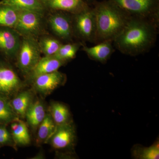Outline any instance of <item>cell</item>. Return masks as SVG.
<instances>
[{
	"instance_id": "obj_1",
	"label": "cell",
	"mask_w": 159,
	"mask_h": 159,
	"mask_svg": "<svg viewBox=\"0 0 159 159\" xmlns=\"http://www.w3.org/2000/svg\"><path fill=\"white\" fill-rule=\"evenodd\" d=\"M159 24L149 20L130 18L113 41V45L126 55L137 56L147 52L157 40Z\"/></svg>"
},
{
	"instance_id": "obj_2",
	"label": "cell",
	"mask_w": 159,
	"mask_h": 159,
	"mask_svg": "<svg viewBox=\"0 0 159 159\" xmlns=\"http://www.w3.org/2000/svg\"><path fill=\"white\" fill-rule=\"evenodd\" d=\"M97 24L96 44L113 41L130 17L109 0L93 4Z\"/></svg>"
},
{
	"instance_id": "obj_3",
	"label": "cell",
	"mask_w": 159,
	"mask_h": 159,
	"mask_svg": "<svg viewBox=\"0 0 159 159\" xmlns=\"http://www.w3.org/2000/svg\"><path fill=\"white\" fill-rule=\"evenodd\" d=\"M130 18L159 24V0H109Z\"/></svg>"
},
{
	"instance_id": "obj_4",
	"label": "cell",
	"mask_w": 159,
	"mask_h": 159,
	"mask_svg": "<svg viewBox=\"0 0 159 159\" xmlns=\"http://www.w3.org/2000/svg\"><path fill=\"white\" fill-rule=\"evenodd\" d=\"M46 14L30 11L20 10L19 16L14 29L22 37L38 39L48 33Z\"/></svg>"
},
{
	"instance_id": "obj_5",
	"label": "cell",
	"mask_w": 159,
	"mask_h": 159,
	"mask_svg": "<svg viewBox=\"0 0 159 159\" xmlns=\"http://www.w3.org/2000/svg\"><path fill=\"white\" fill-rule=\"evenodd\" d=\"M75 39L85 43L97 42V24L93 7L89 6L82 11L72 14Z\"/></svg>"
},
{
	"instance_id": "obj_6",
	"label": "cell",
	"mask_w": 159,
	"mask_h": 159,
	"mask_svg": "<svg viewBox=\"0 0 159 159\" xmlns=\"http://www.w3.org/2000/svg\"><path fill=\"white\" fill-rule=\"evenodd\" d=\"M37 40L22 37L19 49L16 57L17 68L26 77L31 73L41 58Z\"/></svg>"
},
{
	"instance_id": "obj_7",
	"label": "cell",
	"mask_w": 159,
	"mask_h": 159,
	"mask_svg": "<svg viewBox=\"0 0 159 159\" xmlns=\"http://www.w3.org/2000/svg\"><path fill=\"white\" fill-rule=\"evenodd\" d=\"M47 27L61 41L66 43L74 42L72 14L66 11H48L46 15Z\"/></svg>"
},
{
	"instance_id": "obj_8",
	"label": "cell",
	"mask_w": 159,
	"mask_h": 159,
	"mask_svg": "<svg viewBox=\"0 0 159 159\" xmlns=\"http://www.w3.org/2000/svg\"><path fill=\"white\" fill-rule=\"evenodd\" d=\"M25 83L7 61L0 59V95L10 99L24 88Z\"/></svg>"
},
{
	"instance_id": "obj_9",
	"label": "cell",
	"mask_w": 159,
	"mask_h": 159,
	"mask_svg": "<svg viewBox=\"0 0 159 159\" xmlns=\"http://www.w3.org/2000/svg\"><path fill=\"white\" fill-rule=\"evenodd\" d=\"M21 39L15 29L0 26V56L7 61L15 60Z\"/></svg>"
},
{
	"instance_id": "obj_10",
	"label": "cell",
	"mask_w": 159,
	"mask_h": 159,
	"mask_svg": "<svg viewBox=\"0 0 159 159\" xmlns=\"http://www.w3.org/2000/svg\"><path fill=\"white\" fill-rule=\"evenodd\" d=\"M76 138L75 125L72 122L57 126L48 142L56 150H72L75 146Z\"/></svg>"
},
{
	"instance_id": "obj_11",
	"label": "cell",
	"mask_w": 159,
	"mask_h": 159,
	"mask_svg": "<svg viewBox=\"0 0 159 159\" xmlns=\"http://www.w3.org/2000/svg\"><path fill=\"white\" fill-rule=\"evenodd\" d=\"M66 80V75L57 70L38 76L31 83L37 92L43 95H48L63 85Z\"/></svg>"
},
{
	"instance_id": "obj_12",
	"label": "cell",
	"mask_w": 159,
	"mask_h": 159,
	"mask_svg": "<svg viewBox=\"0 0 159 159\" xmlns=\"http://www.w3.org/2000/svg\"><path fill=\"white\" fill-rule=\"evenodd\" d=\"M67 63L56 57L55 55L41 57L31 73L26 77L30 82L38 76L57 71Z\"/></svg>"
},
{
	"instance_id": "obj_13",
	"label": "cell",
	"mask_w": 159,
	"mask_h": 159,
	"mask_svg": "<svg viewBox=\"0 0 159 159\" xmlns=\"http://www.w3.org/2000/svg\"><path fill=\"white\" fill-rule=\"evenodd\" d=\"M84 43H83L81 46L82 50L89 58L102 63L106 62L115 51L112 41H104L92 47H87Z\"/></svg>"
},
{
	"instance_id": "obj_14",
	"label": "cell",
	"mask_w": 159,
	"mask_h": 159,
	"mask_svg": "<svg viewBox=\"0 0 159 159\" xmlns=\"http://www.w3.org/2000/svg\"><path fill=\"white\" fill-rule=\"evenodd\" d=\"M43 2L48 11H61L73 14L90 6L84 0H43Z\"/></svg>"
},
{
	"instance_id": "obj_15",
	"label": "cell",
	"mask_w": 159,
	"mask_h": 159,
	"mask_svg": "<svg viewBox=\"0 0 159 159\" xmlns=\"http://www.w3.org/2000/svg\"><path fill=\"white\" fill-rule=\"evenodd\" d=\"M44 104L40 100L33 101L26 111L25 118L29 125L35 129H38L46 116Z\"/></svg>"
},
{
	"instance_id": "obj_16",
	"label": "cell",
	"mask_w": 159,
	"mask_h": 159,
	"mask_svg": "<svg viewBox=\"0 0 159 159\" xmlns=\"http://www.w3.org/2000/svg\"><path fill=\"white\" fill-rule=\"evenodd\" d=\"M50 112L56 127L73 122L70 108L63 102H51Z\"/></svg>"
},
{
	"instance_id": "obj_17",
	"label": "cell",
	"mask_w": 159,
	"mask_h": 159,
	"mask_svg": "<svg viewBox=\"0 0 159 159\" xmlns=\"http://www.w3.org/2000/svg\"><path fill=\"white\" fill-rule=\"evenodd\" d=\"M11 134L16 145L26 146L31 143L28 126L20 118L11 122Z\"/></svg>"
},
{
	"instance_id": "obj_18",
	"label": "cell",
	"mask_w": 159,
	"mask_h": 159,
	"mask_svg": "<svg viewBox=\"0 0 159 159\" xmlns=\"http://www.w3.org/2000/svg\"><path fill=\"white\" fill-rule=\"evenodd\" d=\"M33 95L29 91L19 92L10 102L12 108L19 117L25 118L26 111L31 102Z\"/></svg>"
},
{
	"instance_id": "obj_19",
	"label": "cell",
	"mask_w": 159,
	"mask_h": 159,
	"mask_svg": "<svg viewBox=\"0 0 159 159\" xmlns=\"http://www.w3.org/2000/svg\"><path fill=\"white\" fill-rule=\"evenodd\" d=\"M0 3L19 10H30L47 14L48 12L43 0H1Z\"/></svg>"
},
{
	"instance_id": "obj_20",
	"label": "cell",
	"mask_w": 159,
	"mask_h": 159,
	"mask_svg": "<svg viewBox=\"0 0 159 159\" xmlns=\"http://www.w3.org/2000/svg\"><path fill=\"white\" fill-rule=\"evenodd\" d=\"M37 41L42 54L46 56L55 55L63 44L57 38L48 33L40 36Z\"/></svg>"
},
{
	"instance_id": "obj_21",
	"label": "cell",
	"mask_w": 159,
	"mask_h": 159,
	"mask_svg": "<svg viewBox=\"0 0 159 159\" xmlns=\"http://www.w3.org/2000/svg\"><path fill=\"white\" fill-rule=\"evenodd\" d=\"M132 157L136 159H158L159 158V141L157 140L149 147H145L140 144L133 146Z\"/></svg>"
},
{
	"instance_id": "obj_22",
	"label": "cell",
	"mask_w": 159,
	"mask_h": 159,
	"mask_svg": "<svg viewBox=\"0 0 159 159\" xmlns=\"http://www.w3.org/2000/svg\"><path fill=\"white\" fill-rule=\"evenodd\" d=\"M38 128L36 143L40 145L48 143L56 128V125L50 113L46 114L44 119Z\"/></svg>"
},
{
	"instance_id": "obj_23",
	"label": "cell",
	"mask_w": 159,
	"mask_h": 159,
	"mask_svg": "<svg viewBox=\"0 0 159 159\" xmlns=\"http://www.w3.org/2000/svg\"><path fill=\"white\" fill-rule=\"evenodd\" d=\"M19 9L0 3V26L14 29L20 15Z\"/></svg>"
},
{
	"instance_id": "obj_24",
	"label": "cell",
	"mask_w": 159,
	"mask_h": 159,
	"mask_svg": "<svg viewBox=\"0 0 159 159\" xmlns=\"http://www.w3.org/2000/svg\"><path fill=\"white\" fill-rule=\"evenodd\" d=\"M19 118L11 106L10 99L0 95V124L7 125Z\"/></svg>"
},
{
	"instance_id": "obj_25",
	"label": "cell",
	"mask_w": 159,
	"mask_h": 159,
	"mask_svg": "<svg viewBox=\"0 0 159 159\" xmlns=\"http://www.w3.org/2000/svg\"><path fill=\"white\" fill-rule=\"evenodd\" d=\"M83 43L78 41L62 44L54 55L63 61L68 62L76 57L77 51L82 46Z\"/></svg>"
},
{
	"instance_id": "obj_26",
	"label": "cell",
	"mask_w": 159,
	"mask_h": 159,
	"mask_svg": "<svg viewBox=\"0 0 159 159\" xmlns=\"http://www.w3.org/2000/svg\"><path fill=\"white\" fill-rule=\"evenodd\" d=\"M6 125L5 124H0V147L10 146L16 149V144L11 133L7 129Z\"/></svg>"
},
{
	"instance_id": "obj_27",
	"label": "cell",
	"mask_w": 159,
	"mask_h": 159,
	"mask_svg": "<svg viewBox=\"0 0 159 159\" xmlns=\"http://www.w3.org/2000/svg\"><path fill=\"white\" fill-rule=\"evenodd\" d=\"M84 1L89 6L93 5V4L96 1V0H84Z\"/></svg>"
}]
</instances>
